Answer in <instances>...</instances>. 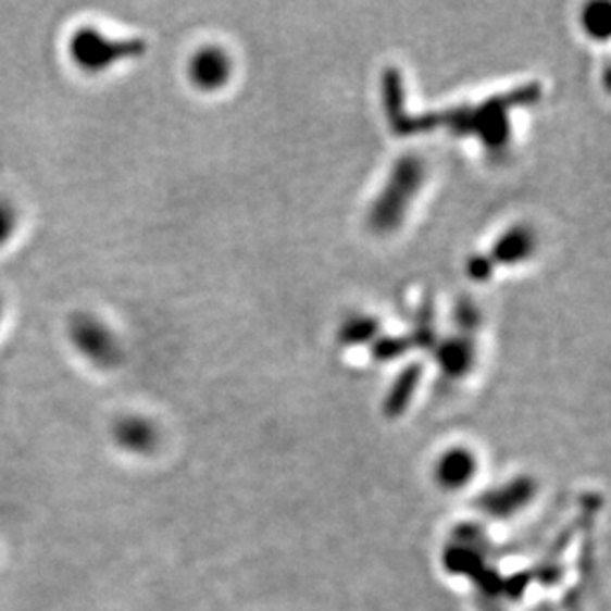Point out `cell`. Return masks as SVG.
Masks as SVG:
<instances>
[{"label":"cell","mask_w":611,"mask_h":611,"mask_svg":"<svg viewBox=\"0 0 611 611\" xmlns=\"http://www.w3.org/2000/svg\"><path fill=\"white\" fill-rule=\"evenodd\" d=\"M66 52L72 66L88 76H99L123 62L141 58L147 52V45L141 38H115L99 30L98 26L84 24L70 34Z\"/></svg>","instance_id":"obj_1"},{"label":"cell","mask_w":611,"mask_h":611,"mask_svg":"<svg viewBox=\"0 0 611 611\" xmlns=\"http://www.w3.org/2000/svg\"><path fill=\"white\" fill-rule=\"evenodd\" d=\"M66 337L77 357L99 371H113L123 362L120 335L93 311H74L66 323Z\"/></svg>","instance_id":"obj_2"},{"label":"cell","mask_w":611,"mask_h":611,"mask_svg":"<svg viewBox=\"0 0 611 611\" xmlns=\"http://www.w3.org/2000/svg\"><path fill=\"white\" fill-rule=\"evenodd\" d=\"M422 183H424L422 161L417 157H402V161H398L394 166L392 175L372 207V226L378 232H392L398 228Z\"/></svg>","instance_id":"obj_3"},{"label":"cell","mask_w":611,"mask_h":611,"mask_svg":"<svg viewBox=\"0 0 611 611\" xmlns=\"http://www.w3.org/2000/svg\"><path fill=\"white\" fill-rule=\"evenodd\" d=\"M186 74L190 84L204 93H212L224 88L232 76V62L226 50L220 46H202L190 55Z\"/></svg>","instance_id":"obj_4"},{"label":"cell","mask_w":611,"mask_h":611,"mask_svg":"<svg viewBox=\"0 0 611 611\" xmlns=\"http://www.w3.org/2000/svg\"><path fill=\"white\" fill-rule=\"evenodd\" d=\"M535 234L526 226H513L492 246V260L502 265L523 263L535 251Z\"/></svg>","instance_id":"obj_5"},{"label":"cell","mask_w":611,"mask_h":611,"mask_svg":"<svg viewBox=\"0 0 611 611\" xmlns=\"http://www.w3.org/2000/svg\"><path fill=\"white\" fill-rule=\"evenodd\" d=\"M437 359L444 371L459 376L463 372H467L471 364H473V347L470 342L461 339H451L441 345L437 350Z\"/></svg>","instance_id":"obj_6"},{"label":"cell","mask_w":611,"mask_h":611,"mask_svg":"<svg viewBox=\"0 0 611 611\" xmlns=\"http://www.w3.org/2000/svg\"><path fill=\"white\" fill-rule=\"evenodd\" d=\"M584 28L589 36L606 40L611 30V9L606 2H594L584 11Z\"/></svg>","instance_id":"obj_7"},{"label":"cell","mask_w":611,"mask_h":611,"mask_svg":"<svg viewBox=\"0 0 611 611\" xmlns=\"http://www.w3.org/2000/svg\"><path fill=\"white\" fill-rule=\"evenodd\" d=\"M18 226H21L18 208L11 198L0 197V248L11 244Z\"/></svg>","instance_id":"obj_8"},{"label":"cell","mask_w":611,"mask_h":611,"mask_svg":"<svg viewBox=\"0 0 611 611\" xmlns=\"http://www.w3.org/2000/svg\"><path fill=\"white\" fill-rule=\"evenodd\" d=\"M376 331V323L369 317L352 319L349 321L345 328L340 331V340L347 345H357V342H364L371 339Z\"/></svg>","instance_id":"obj_9"},{"label":"cell","mask_w":611,"mask_h":611,"mask_svg":"<svg viewBox=\"0 0 611 611\" xmlns=\"http://www.w3.org/2000/svg\"><path fill=\"white\" fill-rule=\"evenodd\" d=\"M467 273H470L473 279H477V282H483V279H487L489 275H491V260L489 258H471L470 265H467Z\"/></svg>","instance_id":"obj_10"},{"label":"cell","mask_w":611,"mask_h":611,"mask_svg":"<svg viewBox=\"0 0 611 611\" xmlns=\"http://www.w3.org/2000/svg\"><path fill=\"white\" fill-rule=\"evenodd\" d=\"M2 317H4V306H2V301H0V325H2Z\"/></svg>","instance_id":"obj_11"}]
</instances>
